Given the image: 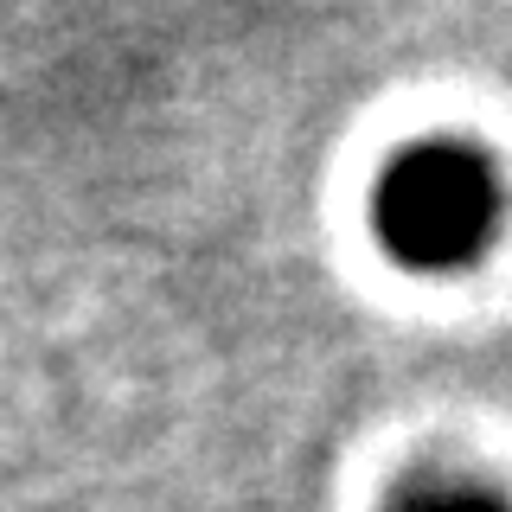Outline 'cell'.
<instances>
[{"label":"cell","mask_w":512,"mask_h":512,"mask_svg":"<svg viewBox=\"0 0 512 512\" xmlns=\"http://www.w3.org/2000/svg\"><path fill=\"white\" fill-rule=\"evenodd\" d=\"M493 167L474 148H416L378 186V231L416 269H455L474 263V250L493 231Z\"/></svg>","instance_id":"obj_1"},{"label":"cell","mask_w":512,"mask_h":512,"mask_svg":"<svg viewBox=\"0 0 512 512\" xmlns=\"http://www.w3.org/2000/svg\"><path fill=\"white\" fill-rule=\"evenodd\" d=\"M397 512H500V500L493 493H416V500H404Z\"/></svg>","instance_id":"obj_2"}]
</instances>
